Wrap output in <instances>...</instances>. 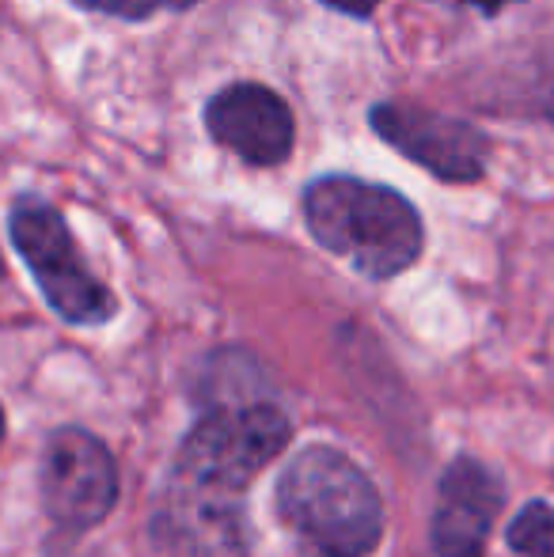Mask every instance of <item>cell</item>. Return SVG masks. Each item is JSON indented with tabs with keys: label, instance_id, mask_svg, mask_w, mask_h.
Returning a JSON list of instances; mask_svg holds the SVG:
<instances>
[{
	"label": "cell",
	"instance_id": "cell-5",
	"mask_svg": "<svg viewBox=\"0 0 554 557\" xmlns=\"http://www.w3.org/2000/svg\"><path fill=\"white\" fill-rule=\"evenodd\" d=\"M38 490L50 520L65 531H91L119 500V467L103 441L84 429H58L42 451Z\"/></svg>",
	"mask_w": 554,
	"mask_h": 557
},
{
	"label": "cell",
	"instance_id": "cell-12",
	"mask_svg": "<svg viewBox=\"0 0 554 557\" xmlns=\"http://www.w3.org/2000/svg\"><path fill=\"white\" fill-rule=\"evenodd\" d=\"M323 4L338 8V12H346V15H357V20H369L380 8V0H323Z\"/></svg>",
	"mask_w": 554,
	"mask_h": 557
},
{
	"label": "cell",
	"instance_id": "cell-11",
	"mask_svg": "<svg viewBox=\"0 0 554 557\" xmlns=\"http://www.w3.org/2000/svg\"><path fill=\"white\" fill-rule=\"evenodd\" d=\"M76 8H88V12L119 15V20H148L156 8H171V12H183L194 8L198 0H73Z\"/></svg>",
	"mask_w": 554,
	"mask_h": 557
},
{
	"label": "cell",
	"instance_id": "cell-14",
	"mask_svg": "<svg viewBox=\"0 0 554 557\" xmlns=\"http://www.w3.org/2000/svg\"><path fill=\"white\" fill-rule=\"evenodd\" d=\"M543 111H547V117L554 122V81H551V88H547V103H543Z\"/></svg>",
	"mask_w": 554,
	"mask_h": 557
},
{
	"label": "cell",
	"instance_id": "cell-10",
	"mask_svg": "<svg viewBox=\"0 0 554 557\" xmlns=\"http://www.w3.org/2000/svg\"><path fill=\"white\" fill-rule=\"evenodd\" d=\"M505 543L520 557H554V505L547 500H532L513 516Z\"/></svg>",
	"mask_w": 554,
	"mask_h": 557
},
{
	"label": "cell",
	"instance_id": "cell-9",
	"mask_svg": "<svg viewBox=\"0 0 554 557\" xmlns=\"http://www.w3.org/2000/svg\"><path fill=\"white\" fill-rule=\"evenodd\" d=\"M168 557H244L239 497L171 474L156 520Z\"/></svg>",
	"mask_w": 554,
	"mask_h": 557
},
{
	"label": "cell",
	"instance_id": "cell-15",
	"mask_svg": "<svg viewBox=\"0 0 554 557\" xmlns=\"http://www.w3.org/2000/svg\"><path fill=\"white\" fill-rule=\"evenodd\" d=\"M0 444H4V410H0Z\"/></svg>",
	"mask_w": 554,
	"mask_h": 557
},
{
	"label": "cell",
	"instance_id": "cell-4",
	"mask_svg": "<svg viewBox=\"0 0 554 557\" xmlns=\"http://www.w3.org/2000/svg\"><path fill=\"white\" fill-rule=\"evenodd\" d=\"M288 436L293 425L278 406H221L186 433L171 474L239 497L255 474L285 451Z\"/></svg>",
	"mask_w": 554,
	"mask_h": 557
},
{
	"label": "cell",
	"instance_id": "cell-6",
	"mask_svg": "<svg viewBox=\"0 0 554 557\" xmlns=\"http://www.w3.org/2000/svg\"><path fill=\"white\" fill-rule=\"evenodd\" d=\"M369 122L395 152L426 168L441 183H479L490 145L471 122L426 111L415 103H377Z\"/></svg>",
	"mask_w": 554,
	"mask_h": 557
},
{
	"label": "cell",
	"instance_id": "cell-1",
	"mask_svg": "<svg viewBox=\"0 0 554 557\" xmlns=\"http://www.w3.org/2000/svg\"><path fill=\"white\" fill-rule=\"evenodd\" d=\"M274 505L304 557H369L384 535L377 485L338 447H304L278 478Z\"/></svg>",
	"mask_w": 554,
	"mask_h": 557
},
{
	"label": "cell",
	"instance_id": "cell-13",
	"mask_svg": "<svg viewBox=\"0 0 554 557\" xmlns=\"http://www.w3.org/2000/svg\"><path fill=\"white\" fill-rule=\"evenodd\" d=\"M467 4H479L482 12H490V15H494V12H502V4H505V0H467Z\"/></svg>",
	"mask_w": 554,
	"mask_h": 557
},
{
	"label": "cell",
	"instance_id": "cell-16",
	"mask_svg": "<svg viewBox=\"0 0 554 557\" xmlns=\"http://www.w3.org/2000/svg\"><path fill=\"white\" fill-rule=\"evenodd\" d=\"M0 270H4V265H0Z\"/></svg>",
	"mask_w": 554,
	"mask_h": 557
},
{
	"label": "cell",
	"instance_id": "cell-8",
	"mask_svg": "<svg viewBox=\"0 0 554 557\" xmlns=\"http://www.w3.org/2000/svg\"><path fill=\"white\" fill-rule=\"evenodd\" d=\"M505 485L490 467L464 455L436 485L429 546L433 557H487V539L502 512Z\"/></svg>",
	"mask_w": 554,
	"mask_h": 557
},
{
	"label": "cell",
	"instance_id": "cell-7",
	"mask_svg": "<svg viewBox=\"0 0 554 557\" xmlns=\"http://www.w3.org/2000/svg\"><path fill=\"white\" fill-rule=\"evenodd\" d=\"M206 129L217 145L251 168H278L288 160L296 122L288 103L262 84H232L206 103Z\"/></svg>",
	"mask_w": 554,
	"mask_h": 557
},
{
	"label": "cell",
	"instance_id": "cell-2",
	"mask_svg": "<svg viewBox=\"0 0 554 557\" xmlns=\"http://www.w3.org/2000/svg\"><path fill=\"white\" fill-rule=\"evenodd\" d=\"M304 221L323 250L372 281L399 277L418 262L421 216L403 194L349 175H327L304 190Z\"/></svg>",
	"mask_w": 554,
	"mask_h": 557
},
{
	"label": "cell",
	"instance_id": "cell-3",
	"mask_svg": "<svg viewBox=\"0 0 554 557\" xmlns=\"http://www.w3.org/2000/svg\"><path fill=\"white\" fill-rule=\"evenodd\" d=\"M8 235L30 277L38 281L46 304L73 326H99L114 319L119 300L111 288L88 270L69 224L42 198H20L8 216Z\"/></svg>",
	"mask_w": 554,
	"mask_h": 557
}]
</instances>
